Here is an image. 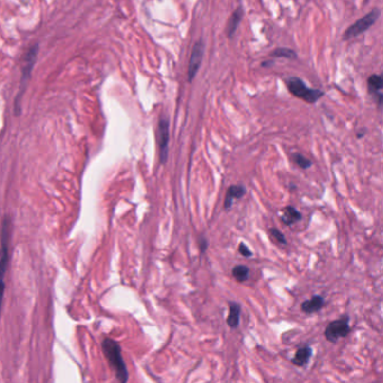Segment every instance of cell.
Listing matches in <instances>:
<instances>
[{"label":"cell","mask_w":383,"mask_h":383,"mask_svg":"<svg viewBox=\"0 0 383 383\" xmlns=\"http://www.w3.org/2000/svg\"><path fill=\"white\" fill-rule=\"evenodd\" d=\"M102 351L108 361L109 366L115 372L117 380L125 383L128 380V371L125 361L121 355V348L119 344L112 338H105L101 343Z\"/></svg>","instance_id":"6da1fadb"},{"label":"cell","mask_w":383,"mask_h":383,"mask_svg":"<svg viewBox=\"0 0 383 383\" xmlns=\"http://www.w3.org/2000/svg\"><path fill=\"white\" fill-rule=\"evenodd\" d=\"M10 236H12V223L6 217L1 226V249H0V316H1L3 292H5V274L9 264Z\"/></svg>","instance_id":"7a4b0ae2"},{"label":"cell","mask_w":383,"mask_h":383,"mask_svg":"<svg viewBox=\"0 0 383 383\" xmlns=\"http://www.w3.org/2000/svg\"><path fill=\"white\" fill-rule=\"evenodd\" d=\"M286 84L288 89L294 97L303 99L306 102L309 104H315L324 96L322 90L312 89L306 86V83L300 78L297 77H290L286 80Z\"/></svg>","instance_id":"3957f363"},{"label":"cell","mask_w":383,"mask_h":383,"mask_svg":"<svg viewBox=\"0 0 383 383\" xmlns=\"http://www.w3.org/2000/svg\"><path fill=\"white\" fill-rule=\"evenodd\" d=\"M380 15H381L380 9L377 8L371 10L369 14L365 15V16H363L361 19L355 21L352 26H349L347 29H346V32L344 33V39L354 38L360 34H362V33L366 32L367 29H369L372 25L378 20V18L380 17Z\"/></svg>","instance_id":"277c9868"},{"label":"cell","mask_w":383,"mask_h":383,"mask_svg":"<svg viewBox=\"0 0 383 383\" xmlns=\"http://www.w3.org/2000/svg\"><path fill=\"white\" fill-rule=\"evenodd\" d=\"M349 330V319L347 316H343L342 318L329 323L325 329V337L331 343H336L340 338L347 336Z\"/></svg>","instance_id":"5b68a950"},{"label":"cell","mask_w":383,"mask_h":383,"mask_svg":"<svg viewBox=\"0 0 383 383\" xmlns=\"http://www.w3.org/2000/svg\"><path fill=\"white\" fill-rule=\"evenodd\" d=\"M169 141H170V132H169V120L162 117L157 125V144L160 149V161L162 164L167 163L169 156Z\"/></svg>","instance_id":"8992f818"},{"label":"cell","mask_w":383,"mask_h":383,"mask_svg":"<svg viewBox=\"0 0 383 383\" xmlns=\"http://www.w3.org/2000/svg\"><path fill=\"white\" fill-rule=\"evenodd\" d=\"M205 51V44L202 40H198V42L193 45L192 53H191L189 65H188V81L192 82V80L196 78L197 73L201 66L202 57H204Z\"/></svg>","instance_id":"52a82bcc"},{"label":"cell","mask_w":383,"mask_h":383,"mask_svg":"<svg viewBox=\"0 0 383 383\" xmlns=\"http://www.w3.org/2000/svg\"><path fill=\"white\" fill-rule=\"evenodd\" d=\"M382 87H383V79L380 75L371 76L367 80V89H369L370 95L373 96L374 99H377L379 106L382 105Z\"/></svg>","instance_id":"ba28073f"},{"label":"cell","mask_w":383,"mask_h":383,"mask_svg":"<svg viewBox=\"0 0 383 383\" xmlns=\"http://www.w3.org/2000/svg\"><path fill=\"white\" fill-rule=\"evenodd\" d=\"M246 193V188L242 185H234L228 188L226 191V197L224 200V208L228 211L233 206L235 199H241Z\"/></svg>","instance_id":"9c48e42d"},{"label":"cell","mask_w":383,"mask_h":383,"mask_svg":"<svg viewBox=\"0 0 383 383\" xmlns=\"http://www.w3.org/2000/svg\"><path fill=\"white\" fill-rule=\"evenodd\" d=\"M324 307V298L322 296H314L311 299L304 301L300 306L301 311L305 314H314Z\"/></svg>","instance_id":"30bf717a"},{"label":"cell","mask_w":383,"mask_h":383,"mask_svg":"<svg viewBox=\"0 0 383 383\" xmlns=\"http://www.w3.org/2000/svg\"><path fill=\"white\" fill-rule=\"evenodd\" d=\"M228 316H227V325L230 328H237L239 325V316H241V306L234 301L228 303Z\"/></svg>","instance_id":"8fae6325"},{"label":"cell","mask_w":383,"mask_h":383,"mask_svg":"<svg viewBox=\"0 0 383 383\" xmlns=\"http://www.w3.org/2000/svg\"><path fill=\"white\" fill-rule=\"evenodd\" d=\"M242 17H243V8L242 7H238V8L231 14V16L227 24V36L230 38H233L234 34L236 33L238 25L242 20Z\"/></svg>","instance_id":"7c38bea8"},{"label":"cell","mask_w":383,"mask_h":383,"mask_svg":"<svg viewBox=\"0 0 383 383\" xmlns=\"http://www.w3.org/2000/svg\"><path fill=\"white\" fill-rule=\"evenodd\" d=\"M300 219H301V213L294 207L287 206V207H285V209H283L281 220L286 226H291L292 224L299 222Z\"/></svg>","instance_id":"4fadbf2b"},{"label":"cell","mask_w":383,"mask_h":383,"mask_svg":"<svg viewBox=\"0 0 383 383\" xmlns=\"http://www.w3.org/2000/svg\"><path fill=\"white\" fill-rule=\"evenodd\" d=\"M312 354V349L308 346L301 347L297 351L296 355L292 359V363L297 366H304L308 363V361L310 360V356Z\"/></svg>","instance_id":"5bb4252c"},{"label":"cell","mask_w":383,"mask_h":383,"mask_svg":"<svg viewBox=\"0 0 383 383\" xmlns=\"http://www.w3.org/2000/svg\"><path fill=\"white\" fill-rule=\"evenodd\" d=\"M233 277L236 279L237 282H245L248 281L249 277V270L245 265H236L233 268Z\"/></svg>","instance_id":"9a60e30c"},{"label":"cell","mask_w":383,"mask_h":383,"mask_svg":"<svg viewBox=\"0 0 383 383\" xmlns=\"http://www.w3.org/2000/svg\"><path fill=\"white\" fill-rule=\"evenodd\" d=\"M292 157H293V161L296 162V164L301 169H308V168L311 167V164H312L311 161L308 160L307 157H305L303 154L294 153Z\"/></svg>","instance_id":"2e32d148"},{"label":"cell","mask_w":383,"mask_h":383,"mask_svg":"<svg viewBox=\"0 0 383 383\" xmlns=\"http://www.w3.org/2000/svg\"><path fill=\"white\" fill-rule=\"evenodd\" d=\"M272 57H286V58H293L296 57V52L290 49H283L280 47L272 52Z\"/></svg>","instance_id":"e0dca14e"},{"label":"cell","mask_w":383,"mask_h":383,"mask_svg":"<svg viewBox=\"0 0 383 383\" xmlns=\"http://www.w3.org/2000/svg\"><path fill=\"white\" fill-rule=\"evenodd\" d=\"M270 233L274 239H277V242L280 243V244H286L287 243L285 235H283L279 230H277V228H271Z\"/></svg>","instance_id":"ac0fdd59"},{"label":"cell","mask_w":383,"mask_h":383,"mask_svg":"<svg viewBox=\"0 0 383 383\" xmlns=\"http://www.w3.org/2000/svg\"><path fill=\"white\" fill-rule=\"evenodd\" d=\"M238 252L244 257H251L253 255V253L249 251V248L244 244V243H241V244L238 245Z\"/></svg>","instance_id":"d6986e66"},{"label":"cell","mask_w":383,"mask_h":383,"mask_svg":"<svg viewBox=\"0 0 383 383\" xmlns=\"http://www.w3.org/2000/svg\"><path fill=\"white\" fill-rule=\"evenodd\" d=\"M199 245H200L201 252H205L206 249H207V241H206L205 238H200V241H199Z\"/></svg>","instance_id":"ffe728a7"},{"label":"cell","mask_w":383,"mask_h":383,"mask_svg":"<svg viewBox=\"0 0 383 383\" xmlns=\"http://www.w3.org/2000/svg\"><path fill=\"white\" fill-rule=\"evenodd\" d=\"M364 134H365V131L362 130L360 133H357V137H359V138H362Z\"/></svg>","instance_id":"44dd1931"}]
</instances>
